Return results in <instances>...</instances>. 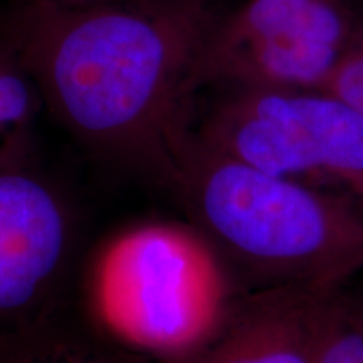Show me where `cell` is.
<instances>
[{
	"label": "cell",
	"instance_id": "6da1fadb",
	"mask_svg": "<svg viewBox=\"0 0 363 363\" xmlns=\"http://www.w3.org/2000/svg\"><path fill=\"white\" fill-rule=\"evenodd\" d=\"M219 17L214 0L17 4L0 13V40L81 143L172 189L194 135V69Z\"/></svg>",
	"mask_w": 363,
	"mask_h": 363
},
{
	"label": "cell",
	"instance_id": "7a4b0ae2",
	"mask_svg": "<svg viewBox=\"0 0 363 363\" xmlns=\"http://www.w3.org/2000/svg\"><path fill=\"white\" fill-rule=\"evenodd\" d=\"M172 189L230 283L338 289L363 272V202L347 190L271 175L195 133Z\"/></svg>",
	"mask_w": 363,
	"mask_h": 363
},
{
	"label": "cell",
	"instance_id": "3957f363",
	"mask_svg": "<svg viewBox=\"0 0 363 363\" xmlns=\"http://www.w3.org/2000/svg\"><path fill=\"white\" fill-rule=\"evenodd\" d=\"M235 294L194 227L126 230L98 257L93 299L103 323L143 352L182 362L219 328Z\"/></svg>",
	"mask_w": 363,
	"mask_h": 363
},
{
	"label": "cell",
	"instance_id": "277c9868",
	"mask_svg": "<svg viewBox=\"0 0 363 363\" xmlns=\"http://www.w3.org/2000/svg\"><path fill=\"white\" fill-rule=\"evenodd\" d=\"M195 136L254 169L335 182L363 202V115L325 91L227 89Z\"/></svg>",
	"mask_w": 363,
	"mask_h": 363
},
{
	"label": "cell",
	"instance_id": "5b68a950",
	"mask_svg": "<svg viewBox=\"0 0 363 363\" xmlns=\"http://www.w3.org/2000/svg\"><path fill=\"white\" fill-rule=\"evenodd\" d=\"M337 0H247L220 13L194 69V93L225 89L321 91L353 34Z\"/></svg>",
	"mask_w": 363,
	"mask_h": 363
},
{
	"label": "cell",
	"instance_id": "8992f818",
	"mask_svg": "<svg viewBox=\"0 0 363 363\" xmlns=\"http://www.w3.org/2000/svg\"><path fill=\"white\" fill-rule=\"evenodd\" d=\"M69 207L29 163L0 169V337L44 306L69 259Z\"/></svg>",
	"mask_w": 363,
	"mask_h": 363
},
{
	"label": "cell",
	"instance_id": "52a82bcc",
	"mask_svg": "<svg viewBox=\"0 0 363 363\" xmlns=\"http://www.w3.org/2000/svg\"><path fill=\"white\" fill-rule=\"evenodd\" d=\"M337 291L274 288L234 298L216 333L177 363H315Z\"/></svg>",
	"mask_w": 363,
	"mask_h": 363
},
{
	"label": "cell",
	"instance_id": "ba28073f",
	"mask_svg": "<svg viewBox=\"0 0 363 363\" xmlns=\"http://www.w3.org/2000/svg\"><path fill=\"white\" fill-rule=\"evenodd\" d=\"M40 106L44 101L33 76L0 40V169L29 163Z\"/></svg>",
	"mask_w": 363,
	"mask_h": 363
},
{
	"label": "cell",
	"instance_id": "9c48e42d",
	"mask_svg": "<svg viewBox=\"0 0 363 363\" xmlns=\"http://www.w3.org/2000/svg\"><path fill=\"white\" fill-rule=\"evenodd\" d=\"M321 91L363 115V24L355 26L350 43Z\"/></svg>",
	"mask_w": 363,
	"mask_h": 363
},
{
	"label": "cell",
	"instance_id": "30bf717a",
	"mask_svg": "<svg viewBox=\"0 0 363 363\" xmlns=\"http://www.w3.org/2000/svg\"><path fill=\"white\" fill-rule=\"evenodd\" d=\"M315 363H363V337L343 316L338 291L321 331Z\"/></svg>",
	"mask_w": 363,
	"mask_h": 363
},
{
	"label": "cell",
	"instance_id": "8fae6325",
	"mask_svg": "<svg viewBox=\"0 0 363 363\" xmlns=\"http://www.w3.org/2000/svg\"><path fill=\"white\" fill-rule=\"evenodd\" d=\"M338 305L348 323L363 337V272L338 289Z\"/></svg>",
	"mask_w": 363,
	"mask_h": 363
},
{
	"label": "cell",
	"instance_id": "7c38bea8",
	"mask_svg": "<svg viewBox=\"0 0 363 363\" xmlns=\"http://www.w3.org/2000/svg\"><path fill=\"white\" fill-rule=\"evenodd\" d=\"M19 4H45V6L56 7H86L96 6V4L118 2V0H17Z\"/></svg>",
	"mask_w": 363,
	"mask_h": 363
},
{
	"label": "cell",
	"instance_id": "4fadbf2b",
	"mask_svg": "<svg viewBox=\"0 0 363 363\" xmlns=\"http://www.w3.org/2000/svg\"><path fill=\"white\" fill-rule=\"evenodd\" d=\"M7 363V362H6ZM13 363H17V362H13ZM21 363V362H19ZM67 363H96V362H67Z\"/></svg>",
	"mask_w": 363,
	"mask_h": 363
}]
</instances>
